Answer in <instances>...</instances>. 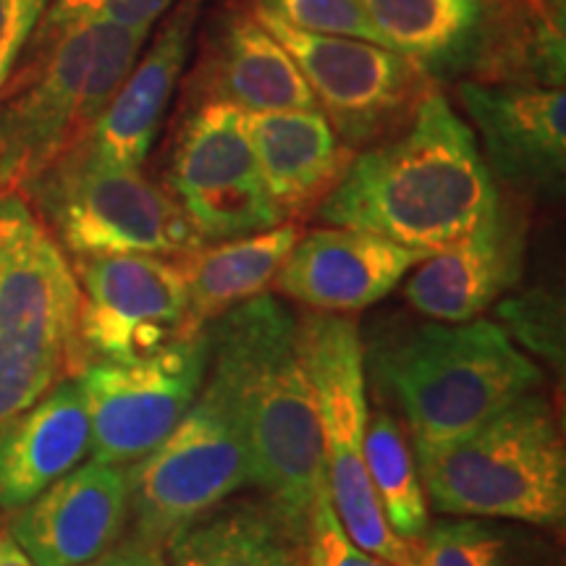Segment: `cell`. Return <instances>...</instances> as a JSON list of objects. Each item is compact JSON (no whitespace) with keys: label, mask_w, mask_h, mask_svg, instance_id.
Returning <instances> with one entry per match:
<instances>
[{"label":"cell","mask_w":566,"mask_h":566,"mask_svg":"<svg viewBox=\"0 0 566 566\" xmlns=\"http://www.w3.org/2000/svg\"><path fill=\"white\" fill-rule=\"evenodd\" d=\"M208 384L226 396L250 451L252 483L304 543L325 488L315 391L300 346V317L271 294L239 304L208 328Z\"/></svg>","instance_id":"1"},{"label":"cell","mask_w":566,"mask_h":566,"mask_svg":"<svg viewBox=\"0 0 566 566\" xmlns=\"http://www.w3.org/2000/svg\"><path fill=\"white\" fill-rule=\"evenodd\" d=\"M499 202L475 132L443 92L430 90L399 132L354 153L317 218L433 254L475 229Z\"/></svg>","instance_id":"2"},{"label":"cell","mask_w":566,"mask_h":566,"mask_svg":"<svg viewBox=\"0 0 566 566\" xmlns=\"http://www.w3.org/2000/svg\"><path fill=\"white\" fill-rule=\"evenodd\" d=\"M147 38L90 21L30 40L0 90V197H21L90 137Z\"/></svg>","instance_id":"3"},{"label":"cell","mask_w":566,"mask_h":566,"mask_svg":"<svg viewBox=\"0 0 566 566\" xmlns=\"http://www.w3.org/2000/svg\"><path fill=\"white\" fill-rule=\"evenodd\" d=\"M373 373L405 409L415 459L470 436L541 384L499 323H420L380 338Z\"/></svg>","instance_id":"4"},{"label":"cell","mask_w":566,"mask_h":566,"mask_svg":"<svg viewBox=\"0 0 566 566\" xmlns=\"http://www.w3.org/2000/svg\"><path fill=\"white\" fill-rule=\"evenodd\" d=\"M424 495L443 514L558 527L566 451L546 399L527 394L470 436L417 459Z\"/></svg>","instance_id":"5"},{"label":"cell","mask_w":566,"mask_h":566,"mask_svg":"<svg viewBox=\"0 0 566 566\" xmlns=\"http://www.w3.org/2000/svg\"><path fill=\"white\" fill-rule=\"evenodd\" d=\"M80 283L21 197H0V424L74 375Z\"/></svg>","instance_id":"6"},{"label":"cell","mask_w":566,"mask_h":566,"mask_svg":"<svg viewBox=\"0 0 566 566\" xmlns=\"http://www.w3.org/2000/svg\"><path fill=\"white\" fill-rule=\"evenodd\" d=\"M63 252L158 254L176 260L205 244L168 192L142 168H126L80 145L21 195Z\"/></svg>","instance_id":"7"},{"label":"cell","mask_w":566,"mask_h":566,"mask_svg":"<svg viewBox=\"0 0 566 566\" xmlns=\"http://www.w3.org/2000/svg\"><path fill=\"white\" fill-rule=\"evenodd\" d=\"M302 359L321 420L325 491L346 533L363 551L394 566H412V546L386 525L365 464L367 378L357 323L315 313L300 321Z\"/></svg>","instance_id":"8"},{"label":"cell","mask_w":566,"mask_h":566,"mask_svg":"<svg viewBox=\"0 0 566 566\" xmlns=\"http://www.w3.org/2000/svg\"><path fill=\"white\" fill-rule=\"evenodd\" d=\"M252 483L250 451L226 396L205 380L179 424L129 470L142 541L158 546Z\"/></svg>","instance_id":"9"},{"label":"cell","mask_w":566,"mask_h":566,"mask_svg":"<svg viewBox=\"0 0 566 566\" xmlns=\"http://www.w3.org/2000/svg\"><path fill=\"white\" fill-rule=\"evenodd\" d=\"M252 13L286 48L313 92L317 111L352 153L399 132L433 90L428 71L384 45L310 34L268 13Z\"/></svg>","instance_id":"10"},{"label":"cell","mask_w":566,"mask_h":566,"mask_svg":"<svg viewBox=\"0 0 566 566\" xmlns=\"http://www.w3.org/2000/svg\"><path fill=\"white\" fill-rule=\"evenodd\" d=\"M163 189L202 242L252 237L283 223L252 153L247 113L223 103L189 105L171 142Z\"/></svg>","instance_id":"11"},{"label":"cell","mask_w":566,"mask_h":566,"mask_svg":"<svg viewBox=\"0 0 566 566\" xmlns=\"http://www.w3.org/2000/svg\"><path fill=\"white\" fill-rule=\"evenodd\" d=\"M80 315L74 375L92 363L129 365L187 338V286L158 254L74 258Z\"/></svg>","instance_id":"12"},{"label":"cell","mask_w":566,"mask_h":566,"mask_svg":"<svg viewBox=\"0 0 566 566\" xmlns=\"http://www.w3.org/2000/svg\"><path fill=\"white\" fill-rule=\"evenodd\" d=\"M208 334L181 338L129 365L92 363L76 373L92 428V462H139L179 424L202 391Z\"/></svg>","instance_id":"13"},{"label":"cell","mask_w":566,"mask_h":566,"mask_svg":"<svg viewBox=\"0 0 566 566\" xmlns=\"http://www.w3.org/2000/svg\"><path fill=\"white\" fill-rule=\"evenodd\" d=\"M459 101L480 134L488 171L509 187L556 192L566 168V95L527 84H459Z\"/></svg>","instance_id":"14"},{"label":"cell","mask_w":566,"mask_h":566,"mask_svg":"<svg viewBox=\"0 0 566 566\" xmlns=\"http://www.w3.org/2000/svg\"><path fill=\"white\" fill-rule=\"evenodd\" d=\"M525 247V218L501 200L475 229L415 268L405 283V300L436 323L475 321L516 286Z\"/></svg>","instance_id":"15"},{"label":"cell","mask_w":566,"mask_h":566,"mask_svg":"<svg viewBox=\"0 0 566 566\" xmlns=\"http://www.w3.org/2000/svg\"><path fill=\"white\" fill-rule=\"evenodd\" d=\"M129 514V470L90 462L45 488L13 520L34 566H90L108 556Z\"/></svg>","instance_id":"16"},{"label":"cell","mask_w":566,"mask_h":566,"mask_svg":"<svg viewBox=\"0 0 566 566\" xmlns=\"http://www.w3.org/2000/svg\"><path fill=\"white\" fill-rule=\"evenodd\" d=\"M428 254L354 229H315L296 239L273 286L325 315L373 307Z\"/></svg>","instance_id":"17"},{"label":"cell","mask_w":566,"mask_h":566,"mask_svg":"<svg viewBox=\"0 0 566 566\" xmlns=\"http://www.w3.org/2000/svg\"><path fill=\"white\" fill-rule=\"evenodd\" d=\"M189 103H223L244 113L317 108L292 55L244 9L218 13L187 80Z\"/></svg>","instance_id":"18"},{"label":"cell","mask_w":566,"mask_h":566,"mask_svg":"<svg viewBox=\"0 0 566 566\" xmlns=\"http://www.w3.org/2000/svg\"><path fill=\"white\" fill-rule=\"evenodd\" d=\"M197 21L200 0H181L163 17L155 38L147 40V51L139 53L101 122L82 142L92 155L126 168L145 166L192 55Z\"/></svg>","instance_id":"19"},{"label":"cell","mask_w":566,"mask_h":566,"mask_svg":"<svg viewBox=\"0 0 566 566\" xmlns=\"http://www.w3.org/2000/svg\"><path fill=\"white\" fill-rule=\"evenodd\" d=\"M247 132L283 223L321 208L354 158L317 108L247 113Z\"/></svg>","instance_id":"20"},{"label":"cell","mask_w":566,"mask_h":566,"mask_svg":"<svg viewBox=\"0 0 566 566\" xmlns=\"http://www.w3.org/2000/svg\"><path fill=\"white\" fill-rule=\"evenodd\" d=\"M92 449L90 412L76 380H63L0 424V506L17 512L76 470Z\"/></svg>","instance_id":"21"},{"label":"cell","mask_w":566,"mask_h":566,"mask_svg":"<svg viewBox=\"0 0 566 566\" xmlns=\"http://www.w3.org/2000/svg\"><path fill=\"white\" fill-rule=\"evenodd\" d=\"M300 239V226L281 223L252 237L205 242L176 258L187 286V338L239 304L265 294Z\"/></svg>","instance_id":"22"},{"label":"cell","mask_w":566,"mask_h":566,"mask_svg":"<svg viewBox=\"0 0 566 566\" xmlns=\"http://www.w3.org/2000/svg\"><path fill=\"white\" fill-rule=\"evenodd\" d=\"M564 0L546 11L512 0H483L470 59L485 84L564 90Z\"/></svg>","instance_id":"23"},{"label":"cell","mask_w":566,"mask_h":566,"mask_svg":"<svg viewBox=\"0 0 566 566\" xmlns=\"http://www.w3.org/2000/svg\"><path fill=\"white\" fill-rule=\"evenodd\" d=\"M171 566H307L304 543L268 509H237L197 520L168 541Z\"/></svg>","instance_id":"24"},{"label":"cell","mask_w":566,"mask_h":566,"mask_svg":"<svg viewBox=\"0 0 566 566\" xmlns=\"http://www.w3.org/2000/svg\"><path fill=\"white\" fill-rule=\"evenodd\" d=\"M363 3L388 51L405 55L424 71L470 59L480 6H467L459 0H363Z\"/></svg>","instance_id":"25"},{"label":"cell","mask_w":566,"mask_h":566,"mask_svg":"<svg viewBox=\"0 0 566 566\" xmlns=\"http://www.w3.org/2000/svg\"><path fill=\"white\" fill-rule=\"evenodd\" d=\"M365 464L386 525L399 541L415 546L428 530V499L412 446L394 415H373L365 433Z\"/></svg>","instance_id":"26"},{"label":"cell","mask_w":566,"mask_h":566,"mask_svg":"<svg viewBox=\"0 0 566 566\" xmlns=\"http://www.w3.org/2000/svg\"><path fill=\"white\" fill-rule=\"evenodd\" d=\"M252 11L268 13V17L310 34L352 38L384 45L363 0H254Z\"/></svg>","instance_id":"27"},{"label":"cell","mask_w":566,"mask_h":566,"mask_svg":"<svg viewBox=\"0 0 566 566\" xmlns=\"http://www.w3.org/2000/svg\"><path fill=\"white\" fill-rule=\"evenodd\" d=\"M412 566H506V548L480 522H438L412 546Z\"/></svg>","instance_id":"28"},{"label":"cell","mask_w":566,"mask_h":566,"mask_svg":"<svg viewBox=\"0 0 566 566\" xmlns=\"http://www.w3.org/2000/svg\"><path fill=\"white\" fill-rule=\"evenodd\" d=\"M499 325L533 354L546 357L558 370L564 367V304L556 294L533 292L509 296L499 304Z\"/></svg>","instance_id":"29"},{"label":"cell","mask_w":566,"mask_h":566,"mask_svg":"<svg viewBox=\"0 0 566 566\" xmlns=\"http://www.w3.org/2000/svg\"><path fill=\"white\" fill-rule=\"evenodd\" d=\"M174 6L176 0H51L32 40L51 38L66 27L90 24V21L150 34L153 27L163 21Z\"/></svg>","instance_id":"30"},{"label":"cell","mask_w":566,"mask_h":566,"mask_svg":"<svg viewBox=\"0 0 566 566\" xmlns=\"http://www.w3.org/2000/svg\"><path fill=\"white\" fill-rule=\"evenodd\" d=\"M304 556L307 566H394L386 558L363 551L352 541L331 504L328 491H321L310 512L307 535H304Z\"/></svg>","instance_id":"31"},{"label":"cell","mask_w":566,"mask_h":566,"mask_svg":"<svg viewBox=\"0 0 566 566\" xmlns=\"http://www.w3.org/2000/svg\"><path fill=\"white\" fill-rule=\"evenodd\" d=\"M51 0H0V90L17 71Z\"/></svg>","instance_id":"32"},{"label":"cell","mask_w":566,"mask_h":566,"mask_svg":"<svg viewBox=\"0 0 566 566\" xmlns=\"http://www.w3.org/2000/svg\"><path fill=\"white\" fill-rule=\"evenodd\" d=\"M118 556H122V554L103 556L101 562H95L90 566H116ZM0 566H34L30 562V556H27L24 551L17 546V541H13L11 533H0Z\"/></svg>","instance_id":"33"},{"label":"cell","mask_w":566,"mask_h":566,"mask_svg":"<svg viewBox=\"0 0 566 566\" xmlns=\"http://www.w3.org/2000/svg\"><path fill=\"white\" fill-rule=\"evenodd\" d=\"M116 566H166V562H163L158 546H147L145 543V548L126 551V554L118 556Z\"/></svg>","instance_id":"34"},{"label":"cell","mask_w":566,"mask_h":566,"mask_svg":"<svg viewBox=\"0 0 566 566\" xmlns=\"http://www.w3.org/2000/svg\"><path fill=\"white\" fill-rule=\"evenodd\" d=\"M512 3H522V6H527V9H535V11H546L554 0H512Z\"/></svg>","instance_id":"35"},{"label":"cell","mask_w":566,"mask_h":566,"mask_svg":"<svg viewBox=\"0 0 566 566\" xmlns=\"http://www.w3.org/2000/svg\"><path fill=\"white\" fill-rule=\"evenodd\" d=\"M459 3H467V6H483V0H459Z\"/></svg>","instance_id":"36"}]
</instances>
